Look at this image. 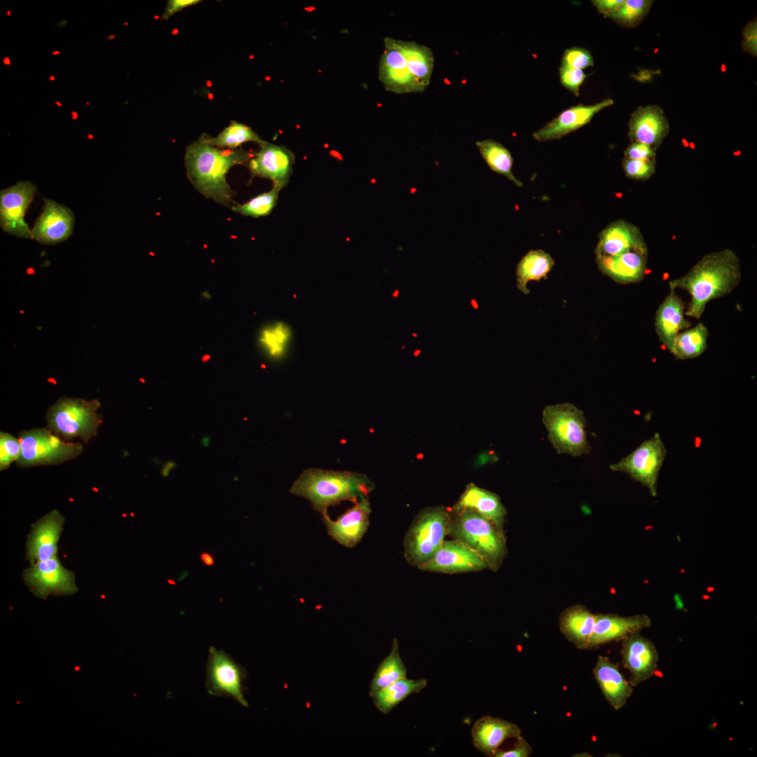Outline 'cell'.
Segmentation results:
<instances>
[{"mask_svg":"<svg viewBox=\"0 0 757 757\" xmlns=\"http://www.w3.org/2000/svg\"><path fill=\"white\" fill-rule=\"evenodd\" d=\"M742 277L737 254L730 248L703 256L684 275L669 281L670 289L688 292L690 301L685 315L700 319L711 300L728 295Z\"/></svg>","mask_w":757,"mask_h":757,"instance_id":"cell-1","label":"cell"},{"mask_svg":"<svg viewBox=\"0 0 757 757\" xmlns=\"http://www.w3.org/2000/svg\"><path fill=\"white\" fill-rule=\"evenodd\" d=\"M254 154L242 149H220L207 143L202 135L188 145L184 156L186 176L201 195L224 207L236 204V191L226 175L233 167L247 165Z\"/></svg>","mask_w":757,"mask_h":757,"instance_id":"cell-2","label":"cell"},{"mask_svg":"<svg viewBox=\"0 0 757 757\" xmlns=\"http://www.w3.org/2000/svg\"><path fill=\"white\" fill-rule=\"evenodd\" d=\"M379 60L378 78L396 94L423 93L430 85L435 57L432 50L415 41L387 36Z\"/></svg>","mask_w":757,"mask_h":757,"instance_id":"cell-3","label":"cell"},{"mask_svg":"<svg viewBox=\"0 0 757 757\" xmlns=\"http://www.w3.org/2000/svg\"><path fill=\"white\" fill-rule=\"evenodd\" d=\"M373 488V483L362 474L310 468L294 481L290 492L307 499L314 510L323 514L342 501L355 503L367 497Z\"/></svg>","mask_w":757,"mask_h":757,"instance_id":"cell-4","label":"cell"},{"mask_svg":"<svg viewBox=\"0 0 757 757\" xmlns=\"http://www.w3.org/2000/svg\"><path fill=\"white\" fill-rule=\"evenodd\" d=\"M451 517L447 534L476 552L489 568L498 569L506 552L502 530L477 512L463 509Z\"/></svg>","mask_w":757,"mask_h":757,"instance_id":"cell-5","label":"cell"},{"mask_svg":"<svg viewBox=\"0 0 757 757\" xmlns=\"http://www.w3.org/2000/svg\"><path fill=\"white\" fill-rule=\"evenodd\" d=\"M97 400L61 397L47 411V426L65 439L79 437L87 444L95 437L102 422Z\"/></svg>","mask_w":757,"mask_h":757,"instance_id":"cell-6","label":"cell"},{"mask_svg":"<svg viewBox=\"0 0 757 757\" xmlns=\"http://www.w3.org/2000/svg\"><path fill=\"white\" fill-rule=\"evenodd\" d=\"M543 422L548 439L558 453L573 456L589 453L585 417L575 405L560 403L546 406L543 411Z\"/></svg>","mask_w":757,"mask_h":757,"instance_id":"cell-7","label":"cell"},{"mask_svg":"<svg viewBox=\"0 0 757 757\" xmlns=\"http://www.w3.org/2000/svg\"><path fill=\"white\" fill-rule=\"evenodd\" d=\"M443 507L422 511L414 519L404 538V556L417 567L428 561L444 542L451 519Z\"/></svg>","mask_w":757,"mask_h":757,"instance_id":"cell-8","label":"cell"},{"mask_svg":"<svg viewBox=\"0 0 757 757\" xmlns=\"http://www.w3.org/2000/svg\"><path fill=\"white\" fill-rule=\"evenodd\" d=\"M19 439L21 452L16 463L20 468L62 464L78 457L83 449L82 444L66 442L46 428L23 430Z\"/></svg>","mask_w":757,"mask_h":757,"instance_id":"cell-9","label":"cell"},{"mask_svg":"<svg viewBox=\"0 0 757 757\" xmlns=\"http://www.w3.org/2000/svg\"><path fill=\"white\" fill-rule=\"evenodd\" d=\"M667 453L664 442L658 432L645 440L632 453L610 469L630 475L646 486L653 496L657 495V483L661 467Z\"/></svg>","mask_w":757,"mask_h":757,"instance_id":"cell-10","label":"cell"},{"mask_svg":"<svg viewBox=\"0 0 757 757\" xmlns=\"http://www.w3.org/2000/svg\"><path fill=\"white\" fill-rule=\"evenodd\" d=\"M245 669L224 650L210 647L206 664V687L209 694L227 696L244 707L248 702L244 696Z\"/></svg>","mask_w":757,"mask_h":757,"instance_id":"cell-11","label":"cell"},{"mask_svg":"<svg viewBox=\"0 0 757 757\" xmlns=\"http://www.w3.org/2000/svg\"><path fill=\"white\" fill-rule=\"evenodd\" d=\"M25 585L37 597L72 595L79 588L75 573L64 568L57 557L31 564L23 572Z\"/></svg>","mask_w":757,"mask_h":757,"instance_id":"cell-12","label":"cell"},{"mask_svg":"<svg viewBox=\"0 0 757 757\" xmlns=\"http://www.w3.org/2000/svg\"><path fill=\"white\" fill-rule=\"evenodd\" d=\"M36 190L34 183L26 180L0 191V226L4 232L32 240L25 216Z\"/></svg>","mask_w":757,"mask_h":757,"instance_id":"cell-13","label":"cell"},{"mask_svg":"<svg viewBox=\"0 0 757 757\" xmlns=\"http://www.w3.org/2000/svg\"><path fill=\"white\" fill-rule=\"evenodd\" d=\"M259 151L247 162L251 178L264 177L282 190L289 182L294 163V154L285 146L263 140Z\"/></svg>","mask_w":757,"mask_h":757,"instance_id":"cell-14","label":"cell"},{"mask_svg":"<svg viewBox=\"0 0 757 757\" xmlns=\"http://www.w3.org/2000/svg\"><path fill=\"white\" fill-rule=\"evenodd\" d=\"M622 662L630 674L634 687L650 678L657 668L659 655L654 643L634 632L622 640Z\"/></svg>","mask_w":757,"mask_h":757,"instance_id":"cell-15","label":"cell"},{"mask_svg":"<svg viewBox=\"0 0 757 757\" xmlns=\"http://www.w3.org/2000/svg\"><path fill=\"white\" fill-rule=\"evenodd\" d=\"M418 568L426 571L458 573L478 571L489 566L476 552L464 543L453 539L444 540L435 554Z\"/></svg>","mask_w":757,"mask_h":757,"instance_id":"cell-16","label":"cell"},{"mask_svg":"<svg viewBox=\"0 0 757 757\" xmlns=\"http://www.w3.org/2000/svg\"><path fill=\"white\" fill-rule=\"evenodd\" d=\"M43 212L32 229V240L41 245H54L67 240L72 234L75 217L66 205L43 198Z\"/></svg>","mask_w":757,"mask_h":757,"instance_id":"cell-17","label":"cell"},{"mask_svg":"<svg viewBox=\"0 0 757 757\" xmlns=\"http://www.w3.org/2000/svg\"><path fill=\"white\" fill-rule=\"evenodd\" d=\"M65 518L53 510L31 525L26 542V559L31 564L57 557V543Z\"/></svg>","mask_w":757,"mask_h":757,"instance_id":"cell-18","label":"cell"},{"mask_svg":"<svg viewBox=\"0 0 757 757\" xmlns=\"http://www.w3.org/2000/svg\"><path fill=\"white\" fill-rule=\"evenodd\" d=\"M354 503L336 520L330 519L327 512L322 514L328 535L346 547H355L362 540L369 525L371 510L368 498H362Z\"/></svg>","mask_w":757,"mask_h":757,"instance_id":"cell-19","label":"cell"},{"mask_svg":"<svg viewBox=\"0 0 757 757\" xmlns=\"http://www.w3.org/2000/svg\"><path fill=\"white\" fill-rule=\"evenodd\" d=\"M613 104L612 99L607 98L593 104H579L571 107L533 132V137L538 142L560 139L584 126L595 114Z\"/></svg>","mask_w":757,"mask_h":757,"instance_id":"cell-20","label":"cell"},{"mask_svg":"<svg viewBox=\"0 0 757 757\" xmlns=\"http://www.w3.org/2000/svg\"><path fill=\"white\" fill-rule=\"evenodd\" d=\"M670 130L663 110L657 105L639 107L631 115L628 136L632 142H640L656 150Z\"/></svg>","mask_w":757,"mask_h":757,"instance_id":"cell-21","label":"cell"},{"mask_svg":"<svg viewBox=\"0 0 757 757\" xmlns=\"http://www.w3.org/2000/svg\"><path fill=\"white\" fill-rule=\"evenodd\" d=\"M632 250L648 251L640 229L624 219L609 224L599 234L596 256H615Z\"/></svg>","mask_w":757,"mask_h":757,"instance_id":"cell-22","label":"cell"},{"mask_svg":"<svg viewBox=\"0 0 757 757\" xmlns=\"http://www.w3.org/2000/svg\"><path fill=\"white\" fill-rule=\"evenodd\" d=\"M648 252L632 250L615 256H596L601 273L620 285L638 283L643 280L647 269Z\"/></svg>","mask_w":757,"mask_h":757,"instance_id":"cell-23","label":"cell"},{"mask_svg":"<svg viewBox=\"0 0 757 757\" xmlns=\"http://www.w3.org/2000/svg\"><path fill=\"white\" fill-rule=\"evenodd\" d=\"M470 733L474 746L486 756H493L505 740L516 739L521 730L511 721L484 716L474 723Z\"/></svg>","mask_w":757,"mask_h":757,"instance_id":"cell-24","label":"cell"},{"mask_svg":"<svg viewBox=\"0 0 757 757\" xmlns=\"http://www.w3.org/2000/svg\"><path fill=\"white\" fill-rule=\"evenodd\" d=\"M685 305L674 289L664 298L658 306L655 318V328L662 344L672 353L675 339L681 330L690 328V322L686 320Z\"/></svg>","mask_w":757,"mask_h":757,"instance_id":"cell-25","label":"cell"},{"mask_svg":"<svg viewBox=\"0 0 757 757\" xmlns=\"http://www.w3.org/2000/svg\"><path fill=\"white\" fill-rule=\"evenodd\" d=\"M650 625V618L647 615L629 617L613 614L595 615L590 649L613 641H622L630 634L649 627Z\"/></svg>","mask_w":757,"mask_h":757,"instance_id":"cell-26","label":"cell"},{"mask_svg":"<svg viewBox=\"0 0 757 757\" xmlns=\"http://www.w3.org/2000/svg\"><path fill=\"white\" fill-rule=\"evenodd\" d=\"M594 678L606 700L616 711L627 703L633 693V687L625 678L618 665L608 657L599 655L593 669Z\"/></svg>","mask_w":757,"mask_h":757,"instance_id":"cell-27","label":"cell"},{"mask_svg":"<svg viewBox=\"0 0 757 757\" xmlns=\"http://www.w3.org/2000/svg\"><path fill=\"white\" fill-rule=\"evenodd\" d=\"M463 509L477 512L502 530L506 512L496 494L470 484L461 495L453 511Z\"/></svg>","mask_w":757,"mask_h":757,"instance_id":"cell-28","label":"cell"},{"mask_svg":"<svg viewBox=\"0 0 757 757\" xmlns=\"http://www.w3.org/2000/svg\"><path fill=\"white\" fill-rule=\"evenodd\" d=\"M595 615L582 606L566 609L560 618V628L566 638L578 649H590Z\"/></svg>","mask_w":757,"mask_h":757,"instance_id":"cell-29","label":"cell"},{"mask_svg":"<svg viewBox=\"0 0 757 757\" xmlns=\"http://www.w3.org/2000/svg\"><path fill=\"white\" fill-rule=\"evenodd\" d=\"M554 265L552 257L542 250H531L519 261L516 270L517 287L528 294L529 282L546 279Z\"/></svg>","mask_w":757,"mask_h":757,"instance_id":"cell-30","label":"cell"},{"mask_svg":"<svg viewBox=\"0 0 757 757\" xmlns=\"http://www.w3.org/2000/svg\"><path fill=\"white\" fill-rule=\"evenodd\" d=\"M427 686L425 678L416 680L402 678L381 689L371 697L376 707L388 714L395 707L414 693H419Z\"/></svg>","mask_w":757,"mask_h":757,"instance_id":"cell-31","label":"cell"},{"mask_svg":"<svg viewBox=\"0 0 757 757\" xmlns=\"http://www.w3.org/2000/svg\"><path fill=\"white\" fill-rule=\"evenodd\" d=\"M407 672V669L400 655L398 640L394 638L389 655L379 664L372 678L369 696H374L390 684L405 678Z\"/></svg>","mask_w":757,"mask_h":757,"instance_id":"cell-32","label":"cell"},{"mask_svg":"<svg viewBox=\"0 0 757 757\" xmlns=\"http://www.w3.org/2000/svg\"><path fill=\"white\" fill-rule=\"evenodd\" d=\"M476 146L492 171L506 177L517 186H523V183L512 172L513 158L511 153L501 143L487 139L477 142Z\"/></svg>","mask_w":757,"mask_h":757,"instance_id":"cell-33","label":"cell"},{"mask_svg":"<svg viewBox=\"0 0 757 757\" xmlns=\"http://www.w3.org/2000/svg\"><path fill=\"white\" fill-rule=\"evenodd\" d=\"M707 327L702 322L681 332L676 336L671 354L676 360H688L702 355L707 347Z\"/></svg>","mask_w":757,"mask_h":757,"instance_id":"cell-34","label":"cell"},{"mask_svg":"<svg viewBox=\"0 0 757 757\" xmlns=\"http://www.w3.org/2000/svg\"><path fill=\"white\" fill-rule=\"evenodd\" d=\"M201 135L212 146L231 150L236 149L245 142H254L259 144L263 141L250 126L234 121L216 137H211L206 133Z\"/></svg>","mask_w":757,"mask_h":757,"instance_id":"cell-35","label":"cell"},{"mask_svg":"<svg viewBox=\"0 0 757 757\" xmlns=\"http://www.w3.org/2000/svg\"><path fill=\"white\" fill-rule=\"evenodd\" d=\"M280 191L273 186L271 191L260 193L243 204L233 205L230 208L233 212L245 217L257 218L267 216L276 205Z\"/></svg>","mask_w":757,"mask_h":757,"instance_id":"cell-36","label":"cell"},{"mask_svg":"<svg viewBox=\"0 0 757 757\" xmlns=\"http://www.w3.org/2000/svg\"><path fill=\"white\" fill-rule=\"evenodd\" d=\"M653 2L650 0H623L608 18L622 26L634 27L647 15Z\"/></svg>","mask_w":757,"mask_h":757,"instance_id":"cell-37","label":"cell"},{"mask_svg":"<svg viewBox=\"0 0 757 757\" xmlns=\"http://www.w3.org/2000/svg\"><path fill=\"white\" fill-rule=\"evenodd\" d=\"M290 336L289 328L282 322H277L262 330L259 343L269 356L279 358L285 354Z\"/></svg>","mask_w":757,"mask_h":757,"instance_id":"cell-38","label":"cell"},{"mask_svg":"<svg viewBox=\"0 0 757 757\" xmlns=\"http://www.w3.org/2000/svg\"><path fill=\"white\" fill-rule=\"evenodd\" d=\"M21 452L19 438L10 433L0 432V470L8 469L11 464L17 461Z\"/></svg>","mask_w":757,"mask_h":757,"instance_id":"cell-39","label":"cell"},{"mask_svg":"<svg viewBox=\"0 0 757 757\" xmlns=\"http://www.w3.org/2000/svg\"><path fill=\"white\" fill-rule=\"evenodd\" d=\"M622 165L625 175L633 179L647 180L655 172V160L639 161L625 158Z\"/></svg>","mask_w":757,"mask_h":757,"instance_id":"cell-40","label":"cell"},{"mask_svg":"<svg viewBox=\"0 0 757 757\" xmlns=\"http://www.w3.org/2000/svg\"><path fill=\"white\" fill-rule=\"evenodd\" d=\"M594 60L591 53L581 47H571L566 49L561 58L562 67L583 69L592 67Z\"/></svg>","mask_w":757,"mask_h":757,"instance_id":"cell-41","label":"cell"},{"mask_svg":"<svg viewBox=\"0 0 757 757\" xmlns=\"http://www.w3.org/2000/svg\"><path fill=\"white\" fill-rule=\"evenodd\" d=\"M561 85L575 96L580 95V87L587 77L582 69L562 67L559 69Z\"/></svg>","mask_w":757,"mask_h":757,"instance_id":"cell-42","label":"cell"},{"mask_svg":"<svg viewBox=\"0 0 757 757\" xmlns=\"http://www.w3.org/2000/svg\"><path fill=\"white\" fill-rule=\"evenodd\" d=\"M625 158L639 160H655V150L650 146L640 142H632L625 150Z\"/></svg>","mask_w":757,"mask_h":757,"instance_id":"cell-43","label":"cell"},{"mask_svg":"<svg viewBox=\"0 0 757 757\" xmlns=\"http://www.w3.org/2000/svg\"><path fill=\"white\" fill-rule=\"evenodd\" d=\"M532 747L521 735L516 738L512 749L507 751L498 749L494 757H528L532 753Z\"/></svg>","mask_w":757,"mask_h":757,"instance_id":"cell-44","label":"cell"},{"mask_svg":"<svg viewBox=\"0 0 757 757\" xmlns=\"http://www.w3.org/2000/svg\"><path fill=\"white\" fill-rule=\"evenodd\" d=\"M744 40L743 48L753 55H756V22L753 21L748 24L743 31Z\"/></svg>","mask_w":757,"mask_h":757,"instance_id":"cell-45","label":"cell"},{"mask_svg":"<svg viewBox=\"0 0 757 757\" xmlns=\"http://www.w3.org/2000/svg\"><path fill=\"white\" fill-rule=\"evenodd\" d=\"M199 2H200L199 0H169L163 13V18L168 20L177 12Z\"/></svg>","mask_w":757,"mask_h":757,"instance_id":"cell-46","label":"cell"},{"mask_svg":"<svg viewBox=\"0 0 757 757\" xmlns=\"http://www.w3.org/2000/svg\"><path fill=\"white\" fill-rule=\"evenodd\" d=\"M623 0H594L592 1L593 5L597 9V11L608 17L613 12H614L619 6L622 3Z\"/></svg>","mask_w":757,"mask_h":757,"instance_id":"cell-47","label":"cell"},{"mask_svg":"<svg viewBox=\"0 0 757 757\" xmlns=\"http://www.w3.org/2000/svg\"><path fill=\"white\" fill-rule=\"evenodd\" d=\"M200 558L207 566H211L214 564V559L209 553H202Z\"/></svg>","mask_w":757,"mask_h":757,"instance_id":"cell-48","label":"cell"},{"mask_svg":"<svg viewBox=\"0 0 757 757\" xmlns=\"http://www.w3.org/2000/svg\"><path fill=\"white\" fill-rule=\"evenodd\" d=\"M174 466H175V464L172 462H171L168 465H167L165 468L163 470V472L165 473V475H167L168 474L169 469L172 468V467H174Z\"/></svg>","mask_w":757,"mask_h":757,"instance_id":"cell-49","label":"cell"},{"mask_svg":"<svg viewBox=\"0 0 757 757\" xmlns=\"http://www.w3.org/2000/svg\"><path fill=\"white\" fill-rule=\"evenodd\" d=\"M2 62L4 65H10L11 64V59L8 57H4Z\"/></svg>","mask_w":757,"mask_h":757,"instance_id":"cell-50","label":"cell"},{"mask_svg":"<svg viewBox=\"0 0 757 757\" xmlns=\"http://www.w3.org/2000/svg\"><path fill=\"white\" fill-rule=\"evenodd\" d=\"M202 296H203L204 298H205L207 299H210L212 297L211 295H210L207 291H205V292H203L202 293Z\"/></svg>","mask_w":757,"mask_h":757,"instance_id":"cell-51","label":"cell"},{"mask_svg":"<svg viewBox=\"0 0 757 757\" xmlns=\"http://www.w3.org/2000/svg\"><path fill=\"white\" fill-rule=\"evenodd\" d=\"M67 21L66 20H62V21H60V22L59 23V25H60V26H66V25H67Z\"/></svg>","mask_w":757,"mask_h":757,"instance_id":"cell-52","label":"cell"},{"mask_svg":"<svg viewBox=\"0 0 757 757\" xmlns=\"http://www.w3.org/2000/svg\"><path fill=\"white\" fill-rule=\"evenodd\" d=\"M71 115L73 119H76L78 117V114L75 111H71Z\"/></svg>","mask_w":757,"mask_h":757,"instance_id":"cell-53","label":"cell"},{"mask_svg":"<svg viewBox=\"0 0 757 757\" xmlns=\"http://www.w3.org/2000/svg\"><path fill=\"white\" fill-rule=\"evenodd\" d=\"M115 37H116V36H115V35H114V34H109V36H107V39L108 40H112V39H115Z\"/></svg>","mask_w":757,"mask_h":757,"instance_id":"cell-54","label":"cell"},{"mask_svg":"<svg viewBox=\"0 0 757 757\" xmlns=\"http://www.w3.org/2000/svg\"><path fill=\"white\" fill-rule=\"evenodd\" d=\"M60 52L59 50H55V51L52 52L53 55H60Z\"/></svg>","mask_w":757,"mask_h":757,"instance_id":"cell-55","label":"cell"},{"mask_svg":"<svg viewBox=\"0 0 757 757\" xmlns=\"http://www.w3.org/2000/svg\"><path fill=\"white\" fill-rule=\"evenodd\" d=\"M168 583H169V584H170V585H175V582L174 580H170V579H169V580H168Z\"/></svg>","mask_w":757,"mask_h":757,"instance_id":"cell-56","label":"cell"},{"mask_svg":"<svg viewBox=\"0 0 757 757\" xmlns=\"http://www.w3.org/2000/svg\"><path fill=\"white\" fill-rule=\"evenodd\" d=\"M6 15H8V17H10V16L11 15V11H10L9 9H8V10L6 11Z\"/></svg>","mask_w":757,"mask_h":757,"instance_id":"cell-57","label":"cell"},{"mask_svg":"<svg viewBox=\"0 0 757 757\" xmlns=\"http://www.w3.org/2000/svg\"><path fill=\"white\" fill-rule=\"evenodd\" d=\"M48 79H49L50 81H54V80L55 79V77L54 76H50V77L48 78Z\"/></svg>","mask_w":757,"mask_h":757,"instance_id":"cell-58","label":"cell"},{"mask_svg":"<svg viewBox=\"0 0 757 757\" xmlns=\"http://www.w3.org/2000/svg\"><path fill=\"white\" fill-rule=\"evenodd\" d=\"M55 104H56V105H57V106H59V107H62V104H61V103H60V102L59 101H56V102H55Z\"/></svg>","mask_w":757,"mask_h":757,"instance_id":"cell-59","label":"cell"},{"mask_svg":"<svg viewBox=\"0 0 757 757\" xmlns=\"http://www.w3.org/2000/svg\"><path fill=\"white\" fill-rule=\"evenodd\" d=\"M86 105H89V104H90V103H89L88 102H86Z\"/></svg>","mask_w":757,"mask_h":757,"instance_id":"cell-60","label":"cell"}]
</instances>
